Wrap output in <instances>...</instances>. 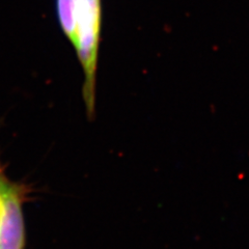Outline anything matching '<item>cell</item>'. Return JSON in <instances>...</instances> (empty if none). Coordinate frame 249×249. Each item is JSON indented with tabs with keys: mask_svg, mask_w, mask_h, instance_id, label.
<instances>
[{
	"mask_svg": "<svg viewBox=\"0 0 249 249\" xmlns=\"http://www.w3.org/2000/svg\"><path fill=\"white\" fill-rule=\"evenodd\" d=\"M24 185L9 182L0 194V249H25L26 228L23 206Z\"/></svg>",
	"mask_w": 249,
	"mask_h": 249,
	"instance_id": "obj_2",
	"label": "cell"
},
{
	"mask_svg": "<svg viewBox=\"0 0 249 249\" xmlns=\"http://www.w3.org/2000/svg\"><path fill=\"white\" fill-rule=\"evenodd\" d=\"M76 51L83 75L82 97L89 120L95 116L96 84L99 50L102 29V0H75L74 2Z\"/></svg>",
	"mask_w": 249,
	"mask_h": 249,
	"instance_id": "obj_1",
	"label": "cell"
},
{
	"mask_svg": "<svg viewBox=\"0 0 249 249\" xmlns=\"http://www.w3.org/2000/svg\"><path fill=\"white\" fill-rule=\"evenodd\" d=\"M9 180H7V178L1 173V170H0V194L3 191V189L5 188V186L9 184Z\"/></svg>",
	"mask_w": 249,
	"mask_h": 249,
	"instance_id": "obj_4",
	"label": "cell"
},
{
	"mask_svg": "<svg viewBox=\"0 0 249 249\" xmlns=\"http://www.w3.org/2000/svg\"><path fill=\"white\" fill-rule=\"evenodd\" d=\"M74 2L75 0H55V10L59 27L71 45L74 44L75 40Z\"/></svg>",
	"mask_w": 249,
	"mask_h": 249,
	"instance_id": "obj_3",
	"label": "cell"
}]
</instances>
